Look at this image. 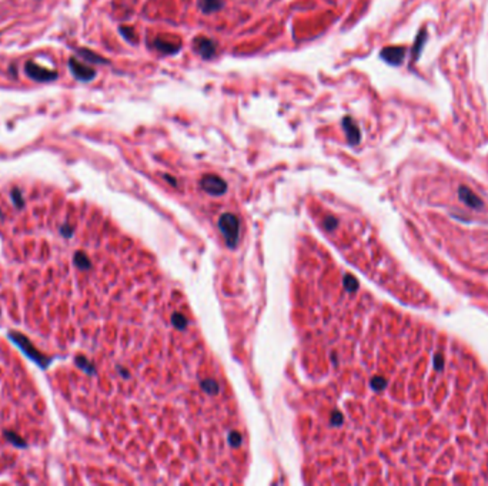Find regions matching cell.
Returning a JSON list of instances; mask_svg holds the SVG:
<instances>
[{
  "label": "cell",
  "instance_id": "277c9868",
  "mask_svg": "<svg viewBox=\"0 0 488 486\" xmlns=\"http://www.w3.org/2000/svg\"><path fill=\"white\" fill-rule=\"evenodd\" d=\"M153 47L163 55H176L181 50V42L169 36H158L154 39Z\"/></svg>",
  "mask_w": 488,
  "mask_h": 486
},
{
  "label": "cell",
  "instance_id": "ba28073f",
  "mask_svg": "<svg viewBox=\"0 0 488 486\" xmlns=\"http://www.w3.org/2000/svg\"><path fill=\"white\" fill-rule=\"evenodd\" d=\"M199 6L204 15H209V13H214L217 10H220L225 6V2L223 0H200Z\"/></svg>",
  "mask_w": 488,
  "mask_h": 486
},
{
  "label": "cell",
  "instance_id": "3957f363",
  "mask_svg": "<svg viewBox=\"0 0 488 486\" xmlns=\"http://www.w3.org/2000/svg\"><path fill=\"white\" fill-rule=\"evenodd\" d=\"M193 49L197 53V55L204 59V60H210L215 56L217 53V43L213 39L209 37H203L199 36L193 40Z\"/></svg>",
  "mask_w": 488,
  "mask_h": 486
},
{
  "label": "cell",
  "instance_id": "5b68a950",
  "mask_svg": "<svg viewBox=\"0 0 488 486\" xmlns=\"http://www.w3.org/2000/svg\"><path fill=\"white\" fill-rule=\"evenodd\" d=\"M343 128H344L345 137H347V142L350 146H356L360 143L361 133H360V128H359L355 119L350 117V116H345L343 119Z\"/></svg>",
  "mask_w": 488,
  "mask_h": 486
},
{
  "label": "cell",
  "instance_id": "52a82bcc",
  "mask_svg": "<svg viewBox=\"0 0 488 486\" xmlns=\"http://www.w3.org/2000/svg\"><path fill=\"white\" fill-rule=\"evenodd\" d=\"M77 55L86 60V62H90V63H95V65H108V60H106L104 58L96 55L95 51L92 50H88V49H79L77 50Z\"/></svg>",
  "mask_w": 488,
  "mask_h": 486
},
{
  "label": "cell",
  "instance_id": "8992f818",
  "mask_svg": "<svg viewBox=\"0 0 488 486\" xmlns=\"http://www.w3.org/2000/svg\"><path fill=\"white\" fill-rule=\"evenodd\" d=\"M204 190L210 193H223L226 190V184L222 178L215 176H206L202 181Z\"/></svg>",
  "mask_w": 488,
  "mask_h": 486
},
{
  "label": "cell",
  "instance_id": "6da1fadb",
  "mask_svg": "<svg viewBox=\"0 0 488 486\" xmlns=\"http://www.w3.org/2000/svg\"><path fill=\"white\" fill-rule=\"evenodd\" d=\"M26 76L35 80V82L38 83H49V82H54L59 77V73L58 72H54V70H49L43 66H39L36 62H32V60H27L24 63V67H23Z\"/></svg>",
  "mask_w": 488,
  "mask_h": 486
},
{
  "label": "cell",
  "instance_id": "7a4b0ae2",
  "mask_svg": "<svg viewBox=\"0 0 488 486\" xmlns=\"http://www.w3.org/2000/svg\"><path fill=\"white\" fill-rule=\"evenodd\" d=\"M67 65H69L70 73H72L77 80H80V82H85V83L92 82V80H93V78L96 77V74H97L95 69H92V67L83 65L81 62H79L76 58L69 59V63H67Z\"/></svg>",
  "mask_w": 488,
  "mask_h": 486
},
{
  "label": "cell",
  "instance_id": "9c48e42d",
  "mask_svg": "<svg viewBox=\"0 0 488 486\" xmlns=\"http://www.w3.org/2000/svg\"><path fill=\"white\" fill-rule=\"evenodd\" d=\"M119 32L123 35V37H124L127 42L136 43V37H134L136 35H134V31H133V29H130V28H120Z\"/></svg>",
  "mask_w": 488,
  "mask_h": 486
}]
</instances>
